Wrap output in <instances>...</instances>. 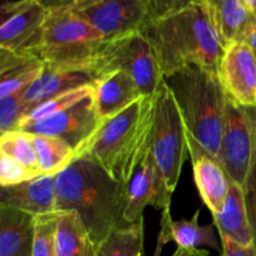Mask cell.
Here are the masks:
<instances>
[{"mask_svg":"<svg viewBox=\"0 0 256 256\" xmlns=\"http://www.w3.org/2000/svg\"><path fill=\"white\" fill-rule=\"evenodd\" d=\"M202 2L204 0H148V5H149L152 20H156L182 12Z\"/></svg>","mask_w":256,"mask_h":256,"instance_id":"1f68e13d","label":"cell"},{"mask_svg":"<svg viewBox=\"0 0 256 256\" xmlns=\"http://www.w3.org/2000/svg\"><path fill=\"white\" fill-rule=\"evenodd\" d=\"M22 98L24 92L0 98V134L19 130L22 119Z\"/></svg>","mask_w":256,"mask_h":256,"instance_id":"f1b7e54d","label":"cell"},{"mask_svg":"<svg viewBox=\"0 0 256 256\" xmlns=\"http://www.w3.org/2000/svg\"><path fill=\"white\" fill-rule=\"evenodd\" d=\"M48 10L58 8H72L76 0H39Z\"/></svg>","mask_w":256,"mask_h":256,"instance_id":"836d02e7","label":"cell"},{"mask_svg":"<svg viewBox=\"0 0 256 256\" xmlns=\"http://www.w3.org/2000/svg\"><path fill=\"white\" fill-rule=\"evenodd\" d=\"M102 2V0H76L74 4V9H82V8L90 6L92 4H96V2Z\"/></svg>","mask_w":256,"mask_h":256,"instance_id":"d590c367","label":"cell"},{"mask_svg":"<svg viewBox=\"0 0 256 256\" xmlns=\"http://www.w3.org/2000/svg\"><path fill=\"white\" fill-rule=\"evenodd\" d=\"M144 219L110 232L96 246L95 256H142Z\"/></svg>","mask_w":256,"mask_h":256,"instance_id":"cb8c5ba5","label":"cell"},{"mask_svg":"<svg viewBox=\"0 0 256 256\" xmlns=\"http://www.w3.org/2000/svg\"><path fill=\"white\" fill-rule=\"evenodd\" d=\"M92 94L102 120L115 116L144 96L135 80L125 72H114L95 82Z\"/></svg>","mask_w":256,"mask_h":256,"instance_id":"d6986e66","label":"cell"},{"mask_svg":"<svg viewBox=\"0 0 256 256\" xmlns=\"http://www.w3.org/2000/svg\"><path fill=\"white\" fill-rule=\"evenodd\" d=\"M42 69L44 62L28 52L0 49V98L26 92Z\"/></svg>","mask_w":256,"mask_h":256,"instance_id":"7402d4cb","label":"cell"},{"mask_svg":"<svg viewBox=\"0 0 256 256\" xmlns=\"http://www.w3.org/2000/svg\"><path fill=\"white\" fill-rule=\"evenodd\" d=\"M35 216L0 205V256H32Z\"/></svg>","mask_w":256,"mask_h":256,"instance_id":"ffe728a7","label":"cell"},{"mask_svg":"<svg viewBox=\"0 0 256 256\" xmlns=\"http://www.w3.org/2000/svg\"><path fill=\"white\" fill-rule=\"evenodd\" d=\"M186 132L210 154L219 156L228 94L216 72L188 66L165 75Z\"/></svg>","mask_w":256,"mask_h":256,"instance_id":"277c9868","label":"cell"},{"mask_svg":"<svg viewBox=\"0 0 256 256\" xmlns=\"http://www.w3.org/2000/svg\"><path fill=\"white\" fill-rule=\"evenodd\" d=\"M155 95L142 96L122 112L102 120L96 134L76 155H88L125 185L150 149Z\"/></svg>","mask_w":256,"mask_h":256,"instance_id":"3957f363","label":"cell"},{"mask_svg":"<svg viewBox=\"0 0 256 256\" xmlns=\"http://www.w3.org/2000/svg\"><path fill=\"white\" fill-rule=\"evenodd\" d=\"M32 136L42 175H58L76 158L75 150L64 140L45 135Z\"/></svg>","mask_w":256,"mask_h":256,"instance_id":"d4e9b609","label":"cell"},{"mask_svg":"<svg viewBox=\"0 0 256 256\" xmlns=\"http://www.w3.org/2000/svg\"><path fill=\"white\" fill-rule=\"evenodd\" d=\"M220 240H222V256H256L255 245L242 246L225 238H220Z\"/></svg>","mask_w":256,"mask_h":256,"instance_id":"d6a6232c","label":"cell"},{"mask_svg":"<svg viewBox=\"0 0 256 256\" xmlns=\"http://www.w3.org/2000/svg\"><path fill=\"white\" fill-rule=\"evenodd\" d=\"M254 152V134L249 108L228 96L224 132L218 159L230 179L244 188Z\"/></svg>","mask_w":256,"mask_h":256,"instance_id":"9c48e42d","label":"cell"},{"mask_svg":"<svg viewBox=\"0 0 256 256\" xmlns=\"http://www.w3.org/2000/svg\"><path fill=\"white\" fill-rule=\"evenodd\" d=\"M172 256H210L206 250L202 249H182L178 248L176 252Z\"/></svg>","mask_w":256,"mask_h":256,"instance_id":"e575fe53","label":"cell"},{"mask_svg":"<svg viewBox=\"0 0 256 256\" xmlns=\"http://www.w3.org/2000/svg\"><path fill=\"white\" fill-rule=\"evenodd\" d=\"M102 124V120L98 112L94 94L92 92L82 102L62 112L38 122L22 124L19 130L64 140L78 155L96 134Z\"/></svg>","mask_w":256,"mask_h":256,"instance_id":"ba28073f","label":"cell"},{"mask_svg":"<svg viewBox=\"0 0 256 256\" xmlns=\"http://www.w3.org/2000/svg\"><path fill=\"white\" fill-rule=\"evenodd\" d=\"M56 175H39L20 184L2 186L0 205L34 216L56 212Z\"/></svg>","mask_w":256,"mask_h":256,"instance_id":"9a60e30c","label":"cell"},{"mask_svg":"<svg viewBox=\"0 0 256 256\" xmlns=\"http://www.w3.org/2000/svg\"><path fill=\"white\" fill-rule=\"evenodd\" d=\"M46 14L39 0H2L0 49L30 54L39 44Z\"/></svg>","mask_w":256,"mask_h":256,"instance_id":"30bf717a","label":"cell"},{"mask_svg":"<svg viewBox=\"0 0 256 256\" xmlns=\"http://www.w3.org/2000/svg\"><path fill=\"white\" fill-rule=\"evenodd\" d=\"M218 76L228 96L242 106H256V56L249 42H235L225 49Z\"/></svg>","mask_w":256,"mask_h":256,"instance_id":"4fadbf2b","label":"cell"},{"mask_svg":"<svg viewBox=\"0 0 256 256\" xmlns=\"http://www.w3.org/2000/svg\"><path fill=\"white\" fill-rule=\"evenodd\" d=\"M96 245L92 242L75 212H59L56 235H55V256H95Z\"/></svg>","mask_w":256,"mask_h":256,"instance_id":"603a6c76","label":"cell"},{"mask_svg":"<svg viewBox=\"0 0 256 256\" xmlns=\"http://www.w3.org/2000/svg\"><path fill=\"white\" fill-rule=\"evenodd\" d=\"M86 72L94 82L114 72H128L144 96H154L164 78L154 49L142 32L102 42Z\"/></svg>","mask_w":256,"mask_h":256,"instance_id":"8992f818","label":"cell"},{"mask_svg":"<svg viewBox=\"0 0 256 256\" xmlns=\"http://www.w3.org/2000/svg\"><path fill=\"white\" fill-rule=\"evenodd\" d=\"M208 15L224 48L245 42L256 25L255 14L242 0H204Z\"/></svg>","mask_w":256,"mask_h":256,"instance_id":"e0dca14e","label":"cell"},{"mask_svg":"<svg viewBox=\"0 0 256 256\" xmlns=\"http://www.w3.org/2000/svg\"><path fill=\"white\" fill-rule=\"evenodd\" d=\"M245 42H249V44L252 45V50H254V52H255V56H256V25L252 28V30L250 32V34L248 35V38Z\"/></svg>","mask_w":256,"mask_h":256,"instance_id":"8d00e7d4","label":"cell"},{"mask_svg":"<svg viewBox=\"0 0 256 256\" xmlns=\"http://www.w3.org/2000/svg\"><path fill=\"white\" fill-rule=\"evenodd\" d=\"M172 192L168 186L165 178L152 152V146L126 184L124 220L134 224L142 219L146 206L160 212L170 209Z\"/></svg>","mask_w":256,"mask_h":256,"instance_id":"7c38bea8","label":"cell"},{"mask_svg":"<svg viewBox=\"0 0 256 256\" xmlns=\"http://www.w3.org/2000/svg\"><path fill=\"white\" fill-rule=\"evenodd\" d=\"M56 212H75L96 246L130 225L124 220L126 185L88 155L76 156L56 175Z\"/></svg>","mask_w":256,"mask_h":256,"instance_id":"6da1fadb","label":"cell"},{"mask_svg":"<svg viewBox=\"0 0 256 256\" xmlns=\"http://www.w3.org/2000/svg\"><path fill=\"white\" fill-rule=\"evenodd\" d=\"M220 238H225L242 246L254 245V234L245 202L244 188L230 179V189L224 209L212 214Z\"/></svg>","mask_w":256,"mask_h":256,"instance_id":"44dd1931","label":"cell"},{"mask_svg":"<svg viewBox=\"0 0 256 256\" xmlns=\"http://www.w3.org/2000/svg\"><path fill=\"white\" fill-rule=\"evenodd\" d=\"M36 176L39 175L28 170L12 156L0 152V185L2 186L20 184Z\"/></svg>","mask_w":256,"mask_h":256,"instance_id":"4dcf8cb0","label":"cell"},{"mask_svg":"<svg viewBox=\"0 0 256 256\" xmlns=\"http://www.w3.org/2000/svg\"><path fill=\"white\" fill-rule=\"evenodd\" d=\"M199 215L200 210H196L190 220L174 222L170 209L162 212L154 256H160L162 248L170 242H174L178 248L182 249H199L200 246H209L219 252L220 246L214 228L212 225H199Z\"/></svg>","mask_w":256,"mask_h":256,"instance_id":"ac0fdd59","label":"cell"},{"mask_svg":"<svg viewBox=\"0 0 256 256\" xmlns=\"http://www.w3.org/2000/svg\"><path fill=\"white\" fill-rule=\"evenodd\" d=\"M59 212L35 216V238L32 256H55V235H56Z\"/></svg>","mask_w":256,"mask_h":256,"instance_id":"83f0119b","label":"cell"},{"mask_svg":"<svg viewBox=\"0 0 256 256\" xmlns=\"http://www.w3.org/2000/svg\"><path fill=\"white\" fill-rule=\"evenodd\" d=\"M142 32L154 49L162 76L188 66H200L218 74L225 48L204 2L152 20Z\"/></svg>","mask_w":256,"mask_h":256,"instance_id":"7a4b0ae2","label":"cell"},{"mask_svg":"<svg viewBox=\"0 0 256 256\" xmlns=\"http://www.w3.org/2000/svg\"><path fill=\"white\" fill-rule=\"evenodd\" d=\"M0 152L12 156L19 164L36 175H42L38 162L32 134L22 130L8 132L0 136Z\"/></svg>","mask_w":256,"mask_h":256,"instance_id":"484cf974","label":"cell"},{"mask_svg":"<svg viewBox=\"0 0 256 256\" xmlns=\"http://www.w3.org/2000/svg\"><path fill=\"white\" fill-rule=\"evenodd\" d=\"M102 42V35L72 8H58L48 10L40 42L30 55L44 64L86 72Z\"/></svg>","mask_w":256,"mask_h":256,"instance_id":"5b68a950","label":"cell"},{"mask_svg":"<svg viewBox=\"0 0 256 256\" xmlns=\"http://www.w3.org/2000/svg\"><path fill=\"white\" fill-rule=\"evenodd\" d=\"M246 4V6L252 10V12H256V0H242Z\"/></svg>","mask_w":256,"mask_h":256,"instance_id":"74e56055","label":"cell"},{"mask_svg":"<svg viewBox=\"0 0 256 256\" xmlns=\"http://www.w3.org/2000/svg\"><path fill=\"white\" fill-rule=\"evenodd\" d=\"M250 118L252 124V134H254V152H252V164H250L249 174L246 182L244 185L245 202H246L248 214H249L250 224L254 234V245L256 249V106L249 108Z\"/></svg>","mask_w":256,"mask_h":256,"instance_id":"f546056e","label":"cell"},{"mask_svg":"<svg viewBox=\"0 0 256 256\" xmlns=\"http://www.w3.org/2000/svg\"><path fill=\"white\" fill-rule=\"evenodd\" d=\"M88 85H94V80L84 70L44 64L40 76L24 92L22 118L38 105Z\"/></svg>","mask_w":256,"mask_h":256,"instance_id":"2e32d148","label":"cell"},{"mask_svg":"<svg viewBox=\"0 0 256 256\" xmlns=\"http://www.w3.org/2000/svg\"><path fill=\"white\" fill-rule=\"evenodd\" d=\"M189 154L192 158L194 179L202 202L212 214L224 209L230 189V178L220 160L210 154L200 142L188 134Z\"/></svg>","mask_w":256,"mask_h":256,"instance_id":"5bb4252c","label":"cell"},{"mask_svg":"<svg viewBox=\"0 0 256 256\" xmlns=\"http://www.w3.org/2000/svg\"><path fill=\"white\" fill-rule=\"evenodd\" d=\"M92 92V85H88V86L79 88V89L72 90V92H65V94L59 95V96L56 98H52L49 102H42V104L38 105L34 109L30 110V112L22 119L20 126H22V124H26V122H38V120L44 119V118L50 116V115H54L56 114V112H62V110L75 105L76 102H82V99L89 96Z\"/></svg>","mask_w":256,"mask_h":256,"instance_id":"4316f807","label":"cell"},{"mask_svg":"<svg viewBox=\"0 0 256 256\" xmlns=\"http://www.w3.org/2000/svg\"><path fill=\"white\" fill-rule=\"evenodd\" d=\"M150 146L168 186L174 192L184 162L189 156V145L186 126L164 79L155 94Z\"/></svg>","mask_w":256,"mask_h":256,"instance_id":"52a82bcc","label":"cell"},{"mask_svg":"<svg viewBox=\"0 0 256 256\" xmlns=\"http://www.w3.org/2000/svg\"><path fill=\"white\" fill-rule=\"evenodd\" d=\"M74 10L102 35L104 42L142 32L152 22L148 0H102Z\"/></svg>","mask_w":256,"mask_h":256,"instance_id":"8fae6325","label":"cell"},{"mask_svg":"<svg viewBox=\"0 0 256 256\" xmlns=\"http://www.w3.org/2000/svg\"><path fill=\"white\" fill-rule=\"evenodd\" d=\"M255 22H256V12H255Z\"/></svg>","mask_w":256,"mask_h":256,"instance_id":"f35d334b","label":"cell"}]
</instances>
